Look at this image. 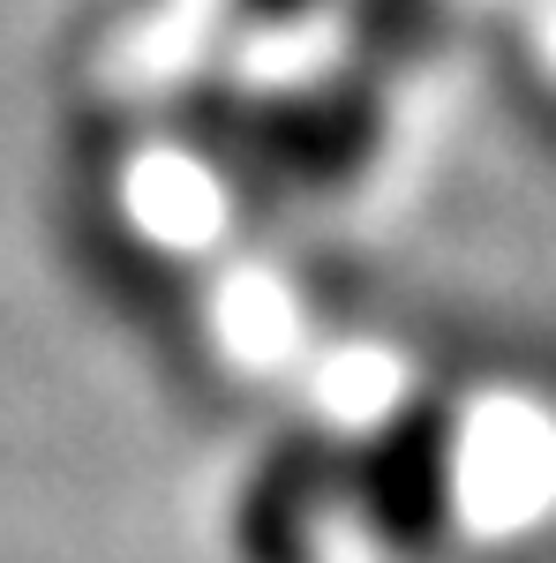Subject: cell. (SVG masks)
<instances>
[{
	"label": "cell",
	"instance_id": "1",
	"mask_svg": "<svg viewBox=\"0 0 556 563\" xmlns=\"http://www.w3.org/2000/svg\"><path fill=\"white\" fill-rule=\"evenodd\" d=\"M361 496L391 549H428L451 504V421L436 406H414L406 421H391L361 466Z\"/></svg>",
	"mask_w": 556,
	"mask_h": 563
},
{
	"label": "cell",
	"instance_id": "2",
	"mask_svg": "<svg viewBox=\"0 0 556 563\" xmlns=\"http://www.w3.org/2000/svg\"><path fill=\"white\" fill-rule=\"evenodd\" d=\"M369 143H377V98H369V84H316L301 98H286V106H271V121H263L271 166L294 174L301 188L346 180L369 158Z\"/></svg>",
	"mask_w": 556,
	"mask_h": 563
},
{
	"label": "cell",
	"instance_id": "3",
	"mask_svg": "<svg viewBox=\"0 0 556 563\" xmlns=\"http://www.w3.org/2000/svg\"><path fill=\"white\" fill-rule=\"evenodd\" d=\"M308 504H316V481L308 474H271L263 466L257 496L241 511V533H249V556L257 563H301V541H308Z\"/></svg>",
	"mask_w": 556,
	"mask_h": 563
},
{
	"label": "cell",
	"instance_id": "4",
	"mask_svg": "<svg viewBox=\"0 0 556 563\" xmlns=\"http://www.w3.org/2000/svg\"><path fill=\"white\" fill-rule=\"evenodd\" d=\"M324 0H241V15L249 23H301V15H316Z\"/></svg>",
	"mask_w": 556,
	"mask_h": 563
}]
</instances>
